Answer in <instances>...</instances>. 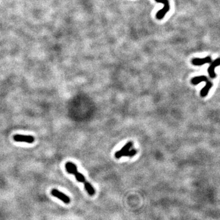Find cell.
Wrapping results in <instances>:
<instances>
[{
	"instance_id": "obj_1",
	"label": "cell",
	"mask_w": 220,
	"mask_h": 220,
	"mask_svg": "<svg viewBox=\"0 0 220 220\" xmlns=\"http://www.w3.org/2000/svg\"><path fill=\"white\" fill-rule=\"evenodd\" d=\"M65 166H66V171H67L68 173L74 175L75 178H76L78 182L84 184L85 189L90 196H94V194H95L96 193L95 189H94V187L92 186V185L89 183V182H88L86 180L85 176L82 174H81L78 171L77 167L74 164V163L72 162H67Z\"/></svg>"
},
{
	"instance_id": "obj_2",
	"label": "cell",
	"mask_w": 220,
	"mask_h": 220,
	"mask_svg": "<svg viewBox=\"0 0 220 220\" xmlns=\"http://www.w3.org/2000/svg\"><path fill=\"white\" fill-rule=\"evenodd\" d=\"M155 1L157 3H160L164 4V7H163V8L161 9L160 10H159L156 14V17L157 19L161 20L164 18L166 14L169 10V9H170L169 1H168V0H155Z\"/></svg>"
},
{
	"instance_id": "obj_3",
	"label": "cell",
	"mask_w": 220,
	"mask_h": 220,
	"mask_svg": "<svg viewBox=\"0 0 220 220\" xmlns=\"http://www.w3.org/2000/svg\"><path fill=\"white\" fill-rule=\"evenodd\" d=\"M51 194L56 198L61 199L64 203L67 204L71 203V199L68 196L66 195L65 194L59 191L56 189H53L51 191Z\"/></svg>"
},
{
	"instance_id": "obj_4",
	"label": "cell",
	"mask_w": 220,
	"mask_h": 220,
	"mask_svg": "<svg viewBox=\"0 0 220 220\" xmlns=\"http://www.w3.org/2000/svg\"><path fill=\"white\" fill-rule=\"evenodd\" d=\"M13 139L17 142H24L27 143H33L35 141L34 137L31 135H15L14 136Z\"/></svg>"
},
{
	"instance_id": "obj_5",
	"label": "cell",
	"mask_w": 220,
	"mask_h": 220,
	"mask_svg": "<svg viewBox=\"0 0 220 220\" xmlns=\"http://www.w3.org/2000/svg\"><path fill=\"white\" fill-rule=\"evenodd\" d=\"M132 146H133V142H131V141L128 142L121 150H118V151H117L115 153L116 158L117 159L121 158V157L122 156H124V155L125 153H126L128 151V150H129L130 149V148Z\"/></svg>"
},
{
	"instance_id": "obj_6",
	"label": "cell",
	"mask_w": 220,
	"mask_h": 220,
	"mask_svg": "<svg viewBox=\"0 0 220 220\" xmlns=\"http://www.w3.org/2000/svg\"><path fill=\"white\" fill-rule=\"evenodd\" d=\"M219 66H220V58H217L214 61L212 62L208 68V72L210 78H215L216 77L215 68Z\"/></svg>"
},
{
	"instance_id": "obj_7",
	"label": "cell",
	"mask_w": 220,
	"mask_h": 220,
	"mask_svg": "<svg viewBox=\"0 0 220 220\" xmlns=\"http://www.w3.org/2000/svg\"><path fill=\"white\" fill-rule=\"evenodd\" d=\"M212 62V59L210 56L204 58H194L192 59L191 62L192 64L194 66H202L205 64L210 63Z\"/></svg>"
},
{
	"instance_id": "obj_8",
	"label": "cell",
	"mask_w": 220,
	"mask_h": 220,
	"mask_svg": "<svg viewBox=\"0 0 220 220\" xmlns=\"http://www.w3.org/2000/svg\"><path fill=\"white\" fill-rule=\"evenodd\" d=\"M212 86H213V83L211 82V81H207L205 86L204 87L203 89L200 91V96L203 97L207 96V94H208V93H209V91L212 88Z\"/></svg>"
},
{
	"instance_id": "obj_9",
	"label": "cell",
	"mask_w": 220,
	"mask_h": 220,
	"mask_svg": "<svg viewBox=\"0 0 220 220\" xmlns=\"http://www.w3.org/2000/svg\"><path fill=\"white\" fill-rule=\"evenodd\" d=\"M207 81H209L208 78H207L205 76H199V77H194L191 80V82L193 85H196L200 82H203V81H205V82H207Z\"/></svg>"
},
{
	"instance_id": "obj_10",
	"label": "cell",
	"mask_w": 220,
	"mask_h": 220,
	"mask_svg": "<svg viewBox=\"0 0 220 220\" xmlns=\"http://www.w3.org/2000/svg\"><path fill=\"white\" fill-rule=\"evenodd\" d=\"M136 153H137V150L136 149H131V150H128V151L124 155V156L132 157L135 156L136 154Z\"/></svg>"
}]
</instances>
